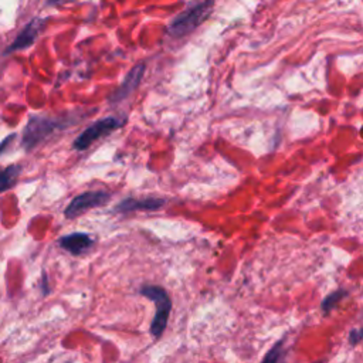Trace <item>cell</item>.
Wrapping results in <instances>:
<instances>
[{
	"mask_svg": "<svg viewBox=\"0 0 363 363\" xmlns=\"http://www.w3.org/2000/svg\"><path fill=\"white\" fill-rule=\"evenodd\" d=\"M215 6V0H194L189 8H186L176 19L169 24L168 33L175 38H182L197 29L209 15Z\"/></svg>",
	"mask_w": 363,
	"mask_h": 363,
	"instance_id": "cell-1",
	"label": "cell"
},
{
	"mask_svg": "<svg viewBox=\"0 0 363 363\" xmlns=\"http://www.w3.org/2000/svg\"><path fill=\"white\" fill-rule=\"evenodd\" d=\"M141 294L157 306V309H155V317L150 324V335L153 338H161L168 327L172 311V299L168 291L158 285H143L141 288Z\"/></svg>",
	"mask_w": 363,
	"mask_h": 363,
	"instance_id": "cell-2",
	"label": "cell"
},
{
	"mask_svg": "<svg viewBox=\"0 0 363 363\" xmlns=\"http://www.w3.org/2000/svg\"><path fill=\"white\" fill-rule=\"evenodd\" d=\"M67 120L62 118H51V117H43V115H34L30 117L27 121V125L23 131L22 145L29 152L33 150L38 143L45 141L51 134L69 127L70 124H64Z\"/></svg>",
	"mask_w": 363,
	"mask_h": 363,
	"instance_id": "cell-3",
	"label": "cell"
},
{
	"mask_svg": "<svg viewBox=\"0 0 363 363\" xmlns=\"http://www.w3.org/2000/svg\"><path fill=\"white\" fill-rule=\"evenodd\" d=\"M124 124H125V120L120 118V117H106V118H102V120L97 121L95 124H92L91 127H88L81 135H78V138L73 143V148L76 150H85L94 142H97L98 139L113 134L114 131L121 128Z\"/></svg>",
	"mask_w": 363,
	"mask_h": 363,
	"instance_id": "cell-4",
	"label": "cell"
},
{
	"mask_svg": "<svg viewBox=\"0 0 363 363\" xmlns=\"http://www.w3.org/2000/svg\"><path fill=\"white\" fill-rule=\"evenodd\" d=\"M108 200H110V194L107 192H102V190L84 192V193L76 196L70 201L67 209L64 211V216L67 219L78 218L83 213L94 209V207H101L106 203H108Z\"/></svg>",
	"mask_w": 363,
	"mask_h": 363,
	"instance_id": "cell-5",
	"label": "cell"
},
{
	"mask_svg": "<svg viewBox=\"0 0 363 363\" xmlns=\"http://www.w3.org/2000/svg\"><path fill=\"white\" fill-rule=\"evenodd\" d=\"M44 24H45V19H41V17L33 19L20 31V34L15 38V41L5 50V55H12V53H15V51H22V50L33 45L34 41L37 40L41 29L44 27Z\"/></svg>",
	"mask_w": 363,
	"mask_h": 363,
	"instance_id": "cell-6",
	"label": "cell"
},
{
	"mask_svg": "<svg viewBox=\"0 0 363 363\" xmlns=\"http://www.w3.org/2000/svg\"><path fill=\"white\" fill-rule=\"evenodd\" d=\"M146 66L143 63L136 64L127 76V78L122 81V84L111 94L110 97V102L111 104H118L122 102L124 99H127L128 97H131V94H134V91L139 87L143 74H145Z\"/></svg>",
	"mask_w": 363,
	"mask_h": 363,
	"instance_id": "cell-7",
	"label": "cell"
},
{
	"mask_svg": "<svg viewBox=\"0 0 363 363\" xmlns=\"http://www.w3.org/2000/svg\"><path fill=\"white\" fill-rule=\"evenodd\" d=\"M166 203L165 199H159V197H146V199H125L122 200L120 204H117L115 211L121 212V213H129V212H139V211H145V212H155L159 211L161 207H164Z\"/></svg>",
	"mask_w": 363,
	"mask_h": 363,
	"instance_id": "cell-8",
	"label": "cell"
},
{
	"mask_svg": "<svg viewBox=\"0 0 363 363\" xmlns=\"http://www.w3.org/2000/svg\"><path fill=\"white\" fill-rule=\"evenodd\" d=\"M59 244L67 252H70L73 255H81L94 245V240L87 233H71V234L63 236L59 240Z\"/></svg>",
	"mask_w": 363,
	"mask_h": 363,
	"instance_id": "cell-9",
	"label": "cell"
},
{
	"mask_svg": "<svg viewBox=\"0 0 363 363\" xmlns=\"http://www.w3.org/2000/svg\"><path fill=\"white\" fill-rule=\"evenodd\" d=\"M22 171L23 168L20 165H10L5 169H0V193L12 189L17 183Z\"/></svg>",
	"mask_w": 363,
	"mask_h": 363,
	"instance_id": "cell-10",
	"label": "cell"
},
{
	"mask_svg": "<svg viewBox=\"0 0 363 363\" xmlns=\"http://www.w3.org/2000/svg\"><path fill=\"white\" fill-rule=\"evenodd\" d=\"M348 295V292L345 290H338L332 294H329L324 301H322V311L324 314H329L332 309L336 308V305Z\"/></svg>",
	"mask_w": 363,
	"mask_h": 363,
	"instance_id": "cell-11",
	"label": "cell"
},
{
	"mask_svg": "<svg viewBox=\"0 0 363 363\" xmlns=\"http://www.w3.org/2000/svg\"><path fill=\"white\" fill-rule=\"evenodd\" d=\"M283 345H284V339L278 341L264 356V359L262 360V363H278L281 352H283Z\"/></svg>",
	"mask_w": 363,
	"mask_h": 363,
	"instance_id": "cell-12",
	"label": "cell"
},
{
	"mask_svg": "<svg viewBox=\"0 0 363 363\" xmlns=\"http://www.w3.org/2000/svg\"><path fill=\"white\" fill-rule=\"evenodd\" d=\"M360 341H363V327L357 329H352L349 334L350 345H357Z\"/></svg>",
	"mask_w": 363,
	"mask_h": 363,
	"instance_id": "cell-13",
	"label": "cell"
},
{
	"mask_svg": "<svg viewBox=\"0 0 363 363\" xmlns=\"http://www.w3.org/2000/svg\"><path fill=\"white\" fill-rule=\"evenodd\" d=\"M16 138V135L15 134H12V135H9V136H6L2 142H0V153H3V150L10 145V142L13 141Z\"/></svg>",
	"mask_w": 363,
	"mask_h": 363,
	"instance_id": "cell-14",
	"label": "cell"
},
{
	"mask_svg": "<svg viewBox=\"0 0 363 363\" xmlns=\"http://www.w3.org/2000/svg\"><path fill=\"white\" fill-rule=\"evenodd\" d=\"M41 288H43L44 295H47L50 292V288L47 285V274L45 273H43V276H41Z\"/></svg>",
	"mask_w": 363,
	"mask_h": 363,
	"instance_id": "cell-15",
	"label": "cell"
},
{
	"mask_svg": "<svg viewBox=\"0 0 363 363\" xmlns=\"http://www.w3.org/2000/svg\"><path fill=\"white\" fill-rule=\"evenodd\" d=\"M69 2H71V0H47V6H59Z\"/></svg>",
	"mask_w": 363,
	"mask_h": 363,
	"instance_id": "cell-16",
	"label": "cell"
},
{
	"mask_svg": "<svg viewBox=\"0 0 363 363\" xmlns=\"http://www.w3.org/2000/svg\"><path fill=\"white\" fill-rule=\"evenodd\" d=\"M362 136H363V128H362Z\"/></svg>",
	"mask_w": 363,
	"mask_h": 363,
	"instance_id": "cell-17",
	"label": "cell"
},
{
	"mask_svg": "<svg viewBox=\"0 0 363 363\" xmlns=\"http://www.w3.org/2000/svg\"><path fill=\"white\" fill-rule=\"evenodd\" d=\"M317 363H320V362H317Z\"/></svg>",
	"mask_w": 363,
	"mask_h": 363,
	"instance_id": "cell-18",
	"label": "cell"
}]
</instances>
